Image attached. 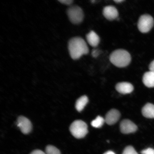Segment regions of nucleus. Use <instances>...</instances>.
Returning <instances> with one entry per match:
<instances>
[{"label":"nucleus","mask_w":154,"mask_h":154,"mask_svg":"<svg viewBox=\"0 0 154 154\" xmlns=\"http://www.w3.org/2000/svg\"><path fill=\"white\" fill-rule=\"evenodd\" d=\"M149 67L150 71L154 72V60L150 63Z\"/></svg>","instance_id":"22"},{"label":"nucleus","mask_w":154,"mask_h":154,"mask_svg":"<svg viewBox=\"0 0 154 154\" xmlns=\"http://www.w3.org/2000/svg\"><path fill=\"white\" fill-rule=\"evenodd\" d=\"M70 131L75 138L81 139L84 137L88 133V125L83 121L75 120L71 125Z\"/></svg>","instance_id":"3"},{"label":"nucleus","mask_w":154,"mask_h":154,"mask_svg":"<svg viewBox=\"0 0 154 154\" xmlns=\"http://www.w3.org/2000/svg\"><path fill=\"white\" fill-rule=\"evenodd\" d=\"M17 126L24 134H28L31 132L32 123L29 120L24 116H21L18 117L17 119Z\"/></svg>","instance_id":"6"},{"label":"nucleus","mask_w":154,"mask_h":154,"mask_svg":"<svg viewBox=\"0 0 154 154\" xmlns=\"http://www.w3.org/2000/svg\"><path fill=\"white\" fill-rule=\"evenodd\" d=\"M100 51L98 49H94L92 51V55L94 57H97L99 55Z\"/></svg>","instance_id":"20"},{"label":"nucleus","mask_w":154,"mask_h":154,"mask_svg":"<svg viewBox=\"0 0 154 154\" xmlns=\"http://www.w3.org/2000/svg\"><path fill=\"white\" fill-rule=\"evenodd\" d=\"M46 154H61L60 151L57 148L52 145H48L45 149Z\"/></svg>","instance_id":"16"},{"label":"nucleus","mask_w":154,"mask_h":154,"mask_svg":"<svg viewBox=\"0 0 154 154\" xmlns=\"http://www.w3.org/2000/svg\"><path fill=\"white\" fill-rule=\"evenodd\" d=\"M142 154H154V149L152 148L148 149L142 150L141 152Z\"/></svg>","instance_id":"18"},{"label":"nucleus","mask_w":154,"mask_h":154,"mask_svg":"<svg viewBox=\"0 0 154 154\" xmlns=\"http://www.w3.org/2000/svg\"><path fill=\"white\" fill-rule=\"evenodd\" d=\"M59 1L61 3L67 5H71L74 2L72 0H62V1Z\"/></svg>","instance_id":"19"},{"label":"nucleus","mask_w":154,"mask_h":154,"mask_svg":"<svg viewBox=\"0 0 154 154\" xmlns=\"http://www.w3.org/2000/svg\"><path fill=\"white\" fill-rule=\"evenodd\" d=\"M103 154H116L114 152H113L112 151H108L106 152L105 153H104Z\"/></svg>","instance_id":"23"},{"label":"nucleus","mask_w":154,"mask_h":154,"mask_svg":"<svg viewBox=\"0 0 154 154\" xmlns=\"http://www.w3.org/2000/svg\"><path fill=\"white\" fill-rule=\"evenodd\" d=\"M116 89L120 94H126L131 93L133 91L134 88L130 83L122 82H119L116 85Z\"/></svg>","instance_id":"10"},{"label":"nucleus","mask_w":154,"mask_h":154,"mask_svg":"<svg viewBox=\"0 0 154 154\" xmlns=\"http://www.w3.org/2000/svg\"><path fill=\"white\" fill-rule=\"evenodd\" d=\"M105 122V120L103 117L98 116L95 120L92 121L91 125L94 128H99L103 126Z\"/></svg>","instance_id":"15"},{"label":"nucleus","mask_w":154,"mask_h":154,"mask_svg":"<svg viewBox=\"0 0 154 154\" xmlns=\"http://www.w3.org/2000/svg\"><path fill=\"white\" fill-rule=\"evenodd\" d=\"M122 154H138L132 146H128L125 148Z\"/></svg>","instance_id":"17"},{"label":"nucleus","mask_w":154,"mask_h":154,"mask_svg":"<svg viewBox=\"0 0 154 154\" xmlns=\"http://www.w3.org/2000/svg\"><path fill=\"white\" fill-rule=\"evenodd\" d=\"M86 38L88 43L92 47H97L100 43L99 36L94 31H91L87 34Z\"/></svg>","instance_id":"11"},{"label":"nucleus","mask_w":154,"mask_h":154,"mask_svg":"<svg viewBox=\"0 0 154 154\" xmlns=\"http://www.w3.org/2000/svg\"><path fill=\"white\" fill-rule=\"evenodd\" d=\"M153 25L154 20L152 17L149 15L144 14L140 17L137 26L140 32L145 33L151 30Z\"/></svg>","instance_id":"5"},{"label":"nucleus","mask_w":154,"mask_h":154,"mask_svg":"<svg viewBox=\"0 0 154 154\" xmlns=\"http://www.w3.org/2000/svg\"><path fill=\"white\" fill-rule=\"evenodd\" d=\"M67 12L69 20L73 24H79L83 20V11L82 9L78 6H72L70 7L67 9Z\"/></svg>","instance_id":"4"},{"label":"nucleus","mask_w":154,"mask_h":154,"mask_svg":"<svg viewBox=\"0 0 154 154\" xmlns=\"http://www.w3.org/2000/svg\"><path fill=\"white\" fill-rule=\"evenodd\" d=\"M103 14L105 18L109 20H113L118 17V10L112 5L107 6L103 8Z\"/></svg>","instance_id":"8"},{"label":"nucleus","mask_w":154,"mask_h":154,"mask_svg":"<svg viewBox=\"0 0 154 154\" xmlns=\"http://www.w3.org/2000/svg\"><path fill=\"white\" fill-rule=\"evenodd\" d=\"M120 117V113L116 109H112L107 113L105 119L108 125H114L119 121Z\"/></svg>","instance_id":"9"},{"label":"nucleus","mask_w":154,"mask_h":154,"mask_svg":"<svg viewBox=\"0 0 154 154\" xmlns=\"http://www.w3.org/2000/svg\"><path fill=\"white\" fill-rule=\"evenodd\" d=\"M68 49L71 57L74 60L80 59L82 56L88 54L89 51L85 41L80 37L73 38L70 40Z\"/></svg>","instance_id":"1"},{"label":"nucleus","mask_w":154,"mask_h":154,"mask_svg":"<svg viewBox=\"0 0 154 154\" xmlns=\"http://www.w3.org/2000/svg\"><path fill=\"white\" fill-rule=\"evenodd\" d=\"M120 128L122 133L129 134L135 132L137 130V127L132 121L128 119H125L121 121Z\"/></svg>","instance_id":"7"},{"label":"nucleus","mask_w":154,"mask_h":154,"mask_svg":"<svg viewBox=\"0 0 154 154\" xmlns=\"http://www.w3.org/2000/svg\"><path fill=\"white\" fill-rule=\"evenodd\" d=\"M142 81L147 87H154V72L150 71L146 72L143 75Z\"/></svg>","instance_id":"12"},{"label":"nucleus","mask_w":154,"mask_h":154,"mask_svg":"<svg viewBox=\"0 0 154 154\" xmlns=\"http://www.w3.org/2000/svg\"><path fill=\"white\" fill-rule=\"evenodd\" d=\"M88 101L87 96H82L77 100L75 103V108L78 112H81L84 109Z\"/></svg>","instance_id":"14"},{"label":"nucleus","mask_w":154,"mask_h":154,"mask_svg":"<svg viewBox=\"0 0 154 154\" xmlns=\"http://www.w3.org/2000/svg\"><path fill=\"white\" fill-rule=\"evenodd\" d=\"M124 0H116V1H115L114 2H115L117 3H119L122 2H124Z\"/></svg>","instance_id":"24"},{"label":"nucleus","mask_w":154,"mask_h":154,"mask_svg":"<svg viewBox=\"0 0 154 154\" xmlns=\"http://www.w3.org/2000/svg\"><path fill=\"white\" fill-rule=\"evenodd\" d=\"M30 154H46L43 151L39 149H36L32 151Z\"/></svg>","instance_id":"21"},{"label":"nucleus","mask_w":154,"mask_h":154,"mask_svg":"<svg viewBox=\"0 0 154 154\" xmlns=\"http://www.w3.org/2000/svg\"><path fill=\"white\" fill-rule=\"evenodd\" d=\"M142 115L148 119L154 118V105L152 104H146L142 109Z\"/></svg>","instance_id":"13"},{"label":"nucleus","mask_w":154,"mask_h":154,"mask_svg":"<svg viewBox=\"0 0 154 154\" xmlns=\"http://www.w3.org/2000/svg\"><path fill=\"white\" fill-rule=\"evenodd\" d=\"M109 60L115 66L118 67H126L130 64L131 61L130 54L126 50L117 49L111 53Z\"/></svg>","instance_id":"2"}]
</instances>
